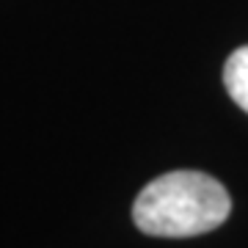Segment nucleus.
Wrapping results in <instances>:
<instances>
[{
  "label": "nucleus",
  "mask_w": 248,
  "mask_h": 248,
  "mask_svg": "<svg viewBox=\"0 0 248 248\" xmlns=\"http://www.w3.org/2000/svg\"><path fill=\"white\" fill-rule=\"evenodd\" d=\"M232 213L226 187L202 171H171L152 179L133 204V221L152 237H196L218 229Z\"/></svg>",
  "instance_id": "f257e3e1"
},
{
  "label": "nucleus",
  "mask_w": 248,
  "mask_h": 248,
  "mask_svg": "<svg viewBox=\"0 0 248 248\" xmlns=\"http://www.w3.org/2000/svg\"><path fill=\"white\" fill-rule=\"evenodd\" d=\"M223 86L229 97L248 113V45L234 50L223 66Z\"/></svg>",
  "instance_id": "f03ea898"
}]
</instances>
